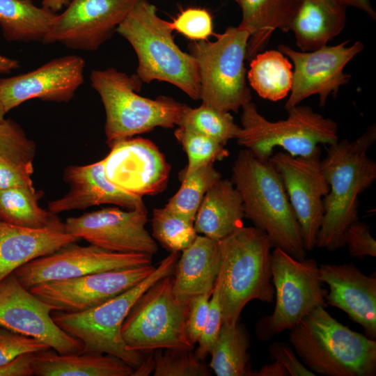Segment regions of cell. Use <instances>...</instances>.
I'll return each instance as SVG.
<instances>
[{"instance_id": "obj_36", "label": "cell", "mask_w": 376, "mask_h": 376, "mask_svg": "<svg viewBox=\"0 0 376 376\" xmlns=\"http://www.w3.org/2000/svg\"><path fill=\"white\" fill-rule=\"evenodd\" d=\"M178 142L186 152L188 163L180 177L188 175L198 169L222 161L230 155L224 146L213 139L196 132L178 127L174 132Z\"/></svg>"}, {"instance_id": "obj_20", "label": "cell", "mask_w": 376, "mask_h": 376, "mask_svg": "<svg viewBox=\"0 0 376 376\" xmlns=\"http://www.w3.org/2000/svg\"><path fill=\"white\" fill-rule=\"evenodd\" d=\"M84 68L82 57L68 55L28 72L0 79V98L6 112L33 99L70 101L84 81Z\"/></svg>"}, {"instance_id": "obj_18", "label": "cell", "mask_w": 376, "mask_h": 376, "mask_svg": "<svg viewBox=\"0 0 376 376\" xmlns=\"http://www.w3.org/2000/svg\"><path fill=\"white\" fill-rule=\"evenodd\" d=\"M152 265L89 274L42 283L29 290L51 305L54 311L79 312L97 306L126 291L148 276Z\"/></svg>"}, {"instance_id": "obj_8", "label": "cell", "mask_w": 376, "mask_h": 376, "mask_svg": "<svg viewBox=\"0 0 376 376\" xmlns=\"http://www.w3.org/2000/svg\"><path fill=\"white\" fill-rule=\"evenodd\" d=\"M237 143L257 159L267 161L276 147L293 157H309L320 151L319 144L337 142L336 123L315 112L312 107L298 104L287 110L286 119L270 121L251 102L242 107Z\"/></svg>"}, {"instance_id": "obj_21", "label": "cell", "mask_w": 376, "mask_h": 376, "mask_svg": "<svg viewBox=\"0 0 376 376\" xmlns=\"http://www.w3.org/2000/svg\"><path fill=\"white\" fill-rule=\"evenodd\" d=\"M323 283L329 286L327 304L338 308L376 338V278L362 273L353 263L319 265Z\"/></svg>"}, {"instance_id": "obj_15", "label": "cell", "mask_w": 376, "mask_h": 376, "mask_svg": "<svg viewBox=\"0 0 376 376\" xmlns=\"http://www.w3.org/2000/svg\"><path fill=\"white\" fill-rule=\"evenodd\" d=\"M53 311L13 273L0 281V327L37 339L58 354L81 353V343L55 323Z\"/></svg>"}, {"instance_id": "obj_40", "label": "cell", "mask_w": 376, "mask_h": 376, "mask_svg": "<svg viewBox=\"0 0 376 376\" xmlns=\"http://www.w3.org/2000/svg\"><path fill=\"white\" fill-rule=\"evenodd\" d=\"M222 323V309L219 299V290L218 283L216 281L210 298L206 320L198 341V347L195 352L196 356L201 360L203 361L210 354Z\"/></svg>"}, {"instance_id": "obj_22", "label": "cell", "mask_w": 376, "mask_h": 376, "mask_svg": "<svg viewBox=\"0 0 376 376\" xmlns=\"http://www.w3.org/2000/svg\"><path fill=\"white\" fill-rule=\"evenodd\" d=\"M69 191L49 203V211L56 214L101 204H113L127 210L145 206L142 197L130 194L106 176L102 161L84 166H71L65 171Z\"/></svg>"}, {"instance_id": "obj_52", "label": "cell", "mask_w": 376, "mask_h": 376, "mask_svg": "<svg viewBox=\"0 0 376 376\" xmlns=\"http://www.w3.org/2000/svg\"><path fill=\"white\" fill-rule=\"evenodd\" d=\"M233 1H235L237 3H239V0H233Z\"/></svg>"}, {"instance_id": "obj_37", "label": "cell", "mask_w": 376, "mask_h": 376, "mask_svg": "<svg viewBox=\"0 0 376 376\" xmlns=\"http://www.w3.org/2000/svg\"><path fill=\"white\" fill-rule=\"evenodd\" d=\"M154 376H209V368L193 350L164 348L154 351Z\"/></svg>"}, {"instance_id": "obj_47", "label": "cell", "mask_w": 376, "mask_h": 376, "mask_svg": "<svg viewBox=\"0 0 376 376\" xmlns=\"http://www.w3.org/2000/svg\"><path fill=\"white\" fill-rule=\"evenodd\" d=\"M345 7L352 6L361 10L373 19H376V13L370 0H333Z\"/></svg>"}, {"instance_id": "obj_35", "label": "cell", "mask_w": 376, "mask_h": 376, "mask_svg": "<svg viewBox=\"0 0 376 376\" xmlns=\"http://www.w3.org/2000/svg\"><path fill=\"white\" fill-rule=\"evenodd\" d=\"M152 236L169 252L182 251L198 235L194 223L164 207L152 211Z\"/></svg>"}, {"instance_id": "obj_46", "label": "cell", "mask_w": 376, "mask_h": 376, "mask_svg": "<svg viewBox=\"0 0 376 376\" xmlns=\"http://www.w3.org/2000/svg\"><path fill=\"white\" fill-rule=\"evenodd\" d=\"M34 353L20 355L10 363L0 366V376H32L31 362Z\"/></svg>"}, {"instance_id": "obj_41", "label": "cell", "mask_w": 376, "mask_h": 376, "mask_svg": "<svg viewBox=\"0 0 376 376\" xmlns=\"http://www.w3.org/2000/svg\"><path fill=\"white\" fill-rule=\"evenodd\" d=\"M51 349L44 343L0 327V366L20 355Z\"/></svg>"}, {"instance_id": "obj_42", "label": "cell", "mask_w": 376, "mask_h": 376, "mask_svg": "<svg viewBox=\"0 0 376 376\" xmlns=\"http://www.w3.org/2000/svg\"><path fill=\"white\" fill-rule=\"evenodd\" d=\"M343 245H346L351 257L361 258L376 256V241L370 233V226L359 220L350 224L343 233Z\"/></svg>"}, {"instance_id": "obj_32", "label": "cell", "mask_w": 376, "mask_h": 376, "mask_svg": "<svg viewBox=\"0 0 376 376\" xmlns=\"http://www.w3.org/2000/svg\"><path fill=\"white\" fill-rule=\"evenodd\" d=\"M41 194L34 187L0 189V221L30 228L54 224L59 219L38 204Z\"/></svg>"}, {"instance_id": "obj_26", "label": "cell", "mask_w": 376, "mask_h": 376, "mask_svg": "<svg viewBox=\"0 0 376 376\" xmlns=\"http://www.w3.org/2000/svg\"><path fill=\"white\" fill-rule=\"evenodd\" d=\"M346 7L333 0H303L290 26L297 46L311 52L327 45L346 25Z\"/></svg>"}, {"instance_id": "obj_45", "label": "cell", "mask_w": 376, "mask_h": 376, "mask_svg": "<svg viewBox=\"0 0 376 376\" xmlns=\"http://www.w3.org/2000/svg\"><path fill=\"white\" fill-rule=\"evenodd\" d=\"M269 355L279 361L291 376H315L314 373L301 363L290 344L275 341L268 348Z\"/></svg>"}, {"instance_id": "obj_9", "label": "cell", "mask_w": 376, "mask_h": 376, "mask_svg": "<svg viewBox=\"0 0 376 376\" xmlns=\"http://www.w3.org/2000/svg\"><path fill=\"white\" fill-rule=\"evenodd\" d=\"M249 37V31L240 26H229L214 41L189 44L198 65L202 104L237 112L251 101L244 66Z\"/></svg>"}, {"instance_id": "obj_17", "label": "cell", "mask_w": 376, "mask_h": 376, "mask_svg": "<svg viewBox=\"0 0 376 376\" xmlns=\"http://www.w3.org/2000/svg\"><path fill=\"white\" fill-rule=\"evenodd\" d=\"M141 0H70L56 15L44 44L95 51L109 40Z\"/></svg>"}, {"instance_id": "obj_10", "label": "cell", "mask_w": 376, "mask_h": 376, "mask_svg": "<svg viewBox=\"0 0 376 376\" xmlns=\"http://www.w3.org/2000/svg\"><path fill=\"white\" fill-rule=\"evenodd\" d=\"M271 268L276 303L272 314L263 317L256 324V333L261 340L291 329L313 309L327 305L328 291L323 288L315 259L297 260L274 247Z\"/></svg>"}, {"instance_id": "obj_38", "label": "cell", "mask_w": 376, "mask_h": 376, "mask_svg": "<svg viewBox=\"0 0 376 376\" xmlns=\"http://www.w3.org/2000/svg\"><path fill=\"white\" fill-rule=\"evenodd\" d=\"M35 143L18 124L10 119L0 120V159L17 162H33Z\"/></svg>"}, {"instance_id": "obj_31", "label": "cell", "mask_w": 376, "mask_h": 376, "mask_svg": "<svg viewBox=\"0 0 376 376\" xmlns=\"http://www.w3.org/2000/svg\"><path fill=\"white\" fill-rule=\"evenodd\" d=\"M250 336L239 321L222 324L210 354V366L217 376H256L249 366Z\"/></svg>"}, {"instance_id": "obj_25", "label": "cell", "mask_w": 376, "mask_h": 376, "mask_svg": "<svg viewBox=\"0 0 376 376\" xmlns=\"http://www.w3.org/2000/svg\"><path fill=\"white\" fill-rule=\"evenodd\" d=\"M242 199L231 180L219 179L206 192L195 216L198 234L219 241L243 226Z\"/></svg>"}, {"instance_id": "obj_4", "label": "cell", "mask_w": 376, "mask_h": 376, "mask_svg": "<svg viewBox=\"0 0 376 376\" xmlns=\"http://www.w3.org/2000/svg\"><path fill=\"white\" fill-rule=\"evenodd\" d=\"M219 244L220 269L216 281L222 324H231L239 321L249 301H273L271 250L274 246L266 233L255 226H242Z\"/></svg>"}, {"instance_id": "obj_12", "label": "cell", "mask_w": 376, "mask_h": 376, "mask_svg": "<svg viewBox=\"0 0 376 376\" xmlns=\"http://www.w3.org/2000/svg\"><path fill=\"white\" fill-rule=\"evenodd\" d=\"M345 40L333 46L326 45L311 52L297 51L285 45L278 50L294 65L293 83L285 109L300 104L311 95H318L320 107H324L330 95L336 97L343 86L351 79L344 72L345 67L364 48L360 40L348 45Z\"/></svg>"}, {"instance_id": "obj_30", "label": "cell", "mask_w": 376, "mask_h": 376, "mask_svg": "<svg viewBox=\"0 0 376 376\" xmlns=\"http://www.w3.org/2000/svg\"><path fill=\"white\" fill-rule=\"evenodd\" d=\"M246 77L260 97L279 101L291 91L292 65L288 57L279 50L260 52L251 60Z\"/></svg>"}, {"instance_id": "obj_1", "label": "cell", "mask_w": 376, "mask_h": 376, "mask_svg": "<svg viewBox=\"0 0 376 376\" xmlns=\"http://www.w3.org/2000/svg\"><path fill=\"white\" fill-rule=\"evenodd\" d=\"M375 141L373 123L354 141L343 139L329 145L320 162L329 191L323 198L324 214L316 241L318 248L329 251L342 248L345 229L359 220V196L376 179V163L368 156Z\"/></svg>"}, {"instance_id": "obj_13", "label": "cell", "mask_w": 376, "mask_h": 376, "mask_svg": "<svg viewBox=\"0 0 376 376\" xmlns=\"http://www.w3.org/2000/svg\"><path fill=\"white\" fill-rule=\"evenodd\" d=\"M152 256L147 253L113 252L92 244L79 246L72 242L27 263L13 274L22 285L29 289L49 281L152 265Z\"/></svg>"}, {"instance_id": "obj_14", "label": "cell", "mask_w": 376, "mask_h": 376, "mask_svg": "<svg viewBox=\"0 0 376 376\" xmlns=\"http://www.w3.org/2000/svg\"><path fill=\"white\" fill-rule=\"evenodd\" d=\"M320 154V150L309 157H293L280 151L269 159L281 176L306 252L316 246L324 214L323 198L329 191Z\"/></svg>"}, {"instance_id": "obj_19", "label": "cell", "mask_w": 376, "mask_h": 376, "mask_svg": "<svg viewBox=\"0 0 376 376\" xmlns=\"http://www.w3.org/2000/svg\"><path fill=\"white\" fill-rule=\"evenodd\" d=\"M109 146V153L102 161L105 175L111 182L142 198L166 189L171 165L152 141L130 137Z\"/></svg>"}, {"instance_id": "obj_24", "label": "cell", "mask_w": 376, "mask_h": 376, "mask_svg": "<svg viewBox=\"0 0 376 376\" xmlns=\"http://www.w3.org/2000/svg\"><path fill=\"white\" fill-rule=\"evenodd\" d=\"M219 241L197 235L182 251L173 273V292L181 302L212 294L220 269Z\"/></svg>"}, {"instance_id": "obj_28", "label": "cell", "mask_w": 376, "mask_h": 376, "mask_svg": "<svg viewBox=\"0 0 376 376\" xmlns=\"http://www.w3.org/2000/svg\"><path fill=\"white\" fill-rule=\"evenodd\" d=\"M303 0H239L242 13L240 26L250 33L246 59L251 60L267 45L277 29L290 31Z\"/></svg>"}, {"instance_id": "obj_39", "label": "cell", "mask_w": 376, "mask_h": 376, "mask_svg": "<svg viewBox=\"0 0 376 376\" xmlns=\"http://www.w3.org/2000/svg\"><path fill=\"white\" fill-rule=\"evenodd\" d=\"M169 24L173 31L194 41L207 40L213 31L212 15L207 10L201 8L183 10Z\"/></svg>"}, {"instance_id": "obj_2", "label": "cell", "mask_w": 376, "mask_h": 376, "mask_svg": "<svg viewBox=\"0 0 376 376\" xmlns=\"http://www.w3.org/2000/svg\"><path fill=\"white\" fill-rule=\"evenodd\" d=\"M231 181L242 199L244 217L263 230L274 248L297 260L304 259L300 226L281 176L272 164L241 150L232 168Z\"/></svg>"}, {"instance_id": "obj_16", "label": "cell", "mask_w": 376, "mask_h": 376, "mask_svg": "<svg viewBox=\"0 0 376 376\" xmlns=\"http://www.w3.org/2000/svg\"><path fill=\"white\" fill-rule=\"evenodd\" d=\"M146 206L123 210L107 207L70 217L64 223L65 230L90 244L118 253L154 255L157 242L146 228Z\"/></svg>"}, {"instance_id": "obj_27", "label": "cell", "mask_w": 376, "mask_h": 376, "mask_svg": "<svg viewBox=\"0 0 376 376\" xmlns=\"http://www.w3.org/2000/svg\"><path fill=\"white\" fill-rule=\"evenodd\" d=\"M37 376H132L134 369L107 354L84 352L61 354L52 349L34 353L31 362Z\"/></svg>"}, {"instance_id": "obj_48", "label": "cell", "mask_w": 376, "mask_h": 376, "mask_svg": "<svg viewBox=\"0 0 376 376\" xmlns=\"http://www.w3.org/2000/svg\"><path fill=\"white\" fill-rule=\"evenodd\" d=\"M290 375L285 367L278 361L263 366L256 376H288Z\"/></svg>"}, {"instance_id": "obj_29", "label": "cell", "mask_w": 376, "mask_h": 376, "mask_svg": "<svg viewBox=\"0 0 376 376\" xmlns=\"http://www.w3.org/2000/svg\"><path fill=\"white\" fill-rule=\"evenodd\" d=\"M56 15L32 0H0V27L8 42L44 43Z\"/></svg>"}, {"instance_id": "obj_11", "label": "cell", "mask_w": 376, "mask_h": 376, "mask_svg": "<svg viewBox=\"0 0 376 376\" xmlns=\"http://www.w3.org/2000/svg\"><path fill=\"white\" fill-rule=\"evenodd\" d=\"M187 303L173 292V274L150 285L136 301L121 328L125 347L131 351L164 348L194 350L185 329Z\"/></svg>"}, {"instance_id": "obj_5", "label": "cell", "mask_w": 376, "mask_h": 376, "mask_svg": "<svg viewBox=\"0 0 376 376\" xmlns=\"http://www.w3.org/2000/svg\"><path fill=\"white\" fill-rule=\"evenodd\" d=\"M172 31L169 22L160 18L156 7L147 0L138 2L116 29L135 51L136 76L141 81L169 82L192 100H198L196 61L175 44Z\"/></svg>"}, {"instance_id": "obj_44", "label": "cell", "mask_w": 376, "mask_h": 376, "mask_svg": "<svg viewBox=\"0 0 376 376\" xmlns=\"http://www.w3.org/2000/svg\"><path fill=\"white\" fill-rule=\"evenodd\" d=\"M33 162H17L0 159V189L33 187Z\"/></svg>"}, {"instance_id": "obj_49", "label": "cell", "mask_w": 376, "mask_h": 376, "mask_svg": "<svg viewBox=\"0 0 376 376\" xmlns=\"http://www.w3.org/2000/svg\"><path fill=\"white\" fill-rule=\"evenodd\" d=\"M19 67V62L0 54V74H8Z\"/></svg>"}, {"instance_id": "obj_43", "label": "cell", "mask_w": 376, "mask_h": 376, "mask_svg": "<svg viewBox=\"0 0 376 376\" xmlns=\"http://www.w3.org/2000/svg\"><path fill=\"white\" fill-rule=\"evenodd\" d=\"M211 294L195 296L187 302L185 329L190 343L194 346L203 331L209 308Z\"/></svg>"}, {"instance_id": "obj_7", "label": "cell", "mask_w": 376, "mask_h": 376, "mask_svg": "<svg viewBox=\"0 0 376 376\" xmlns=\"http://www.w3.org/2000/svg\"><path fill=\"white\" fill-rule=\"evenodd\" d=\"M90 81L104 107L109 146L157 127L178 126L188 107L171 97L152 100L139 95L141 81L136 75L129 76L113 68L92 70Z\"/></svg>"}, {"instance_id": "obj_3", "label": "cell", "mask_w": 376, "mask_h": 376, "mask_svg": "<svg viewBox=\"0 0 376 376\" xmlns=\"http://www.w3.org/2000/svg\"><path fill=\"white\" fill-rule=\"evenodd\" d=\"M289 342L315 375L375 376L376 341L343 325L318 306L290 329Z\"/></svg>"}, {"instance_id": "obj_50", "label": "cell", "mask_w": 376, "mask_h": 376, "mask_svg": "<svg viewBox=\"0 0 376 376\" xmlns=\"http://www.w3.org/2000/svg\"><path fill=\"white\" fill-rule=\"evenodd\" d=\"M70 1V0H42V6L56 13L64 6L66 7Z\"/></svg>"}, {"instance_id": "obj_6", "label": "cell", "mask_w": 376, "mask_h": 376, "mask_svg": "<svg viewBox=\"0 0 376 376\" xmlns=\"http://www.w3.org/2000/svg\"><path fill=\"white\" fill-rule=\"evenodd\" d=\"M179 256L178 251L170 252L142 281L97 306L79 312L54 311V321L62 330L81 343V353L111 354L135 370L144 361L149 352L131 351L126 348L121 334L123 323L134 304L150 285L173 274Z\"/></svg>"}, {"instance_id": "obj_51", "label": "cell", "mask_w": 376, "mask_h": 376, "mask_svg": "<svg viewBox=\"0 0 376 376\" xmlns=\"http://www.w3.org/2000/svg\"><path fill=\"white\" fill-rule=\"evenodd\" d=\"M6 113V112L5 111L3 103H2L1 100L0 98V120L5 118L4 116H5Z\"/></svg>"}, {"instance_id": "obj_33", "label": "cell", "mask_w": 376, "mask_h": 376, "mask_svg": "<svg viewBox=\"0 0 376 376\" xmlns=\"http://www.w3.org/2000/svg\"><path fill=\"white\" fill-rule=\"evenodd\" d=\"M181 185L164 207L194 223L201 203L208 189L221 175L214 164L205 165L192 173L179 178Z\"/></svg>"}, {"instance_id": "obj_23", "label": "cell", "mask_w": 376, "mask_h": 376, "mask_svg": "<svg viewBox=\"0 0 376 376\" xmlns=\"http://www.w3.org/2000/svg\"><path fill=\"white\" fill-rule=\"evenodd\" d=\"M77 240L65 230L60 220L42 228L0 221V281L27 263Z\"/></svg>"}, {"instance_id": "obj_34", "label": "cell", "mask_w": 376, "mask_h": 376, "mask_svg": "<svg viewBox=\"0 0 376 376\" xmlns=\"http://www.w3.org/2000/svg\"><path fill=\"white\" fill-rule=\"evenodd\" d=\"M183 127L213 139L222 145L236 139L240 126L230 112L223 111L202 104L197 108L189 107L184 111L178 124Z\"/></svg>"}]
</instances>
